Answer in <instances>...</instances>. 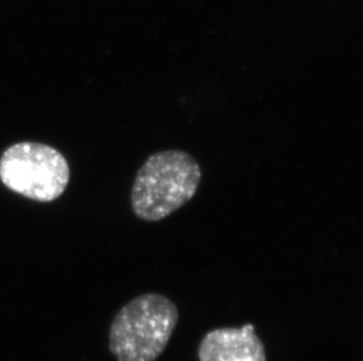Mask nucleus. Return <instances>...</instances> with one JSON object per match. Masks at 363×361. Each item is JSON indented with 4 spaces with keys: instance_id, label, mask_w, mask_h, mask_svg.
Segmentation results:
<instances>
[{
    "instance_id": "obj_4",
    "label": "nucleus",
    "mask_w": 363,
    "mask_h": 361,
    "mask_svg": "<svg viewBox=\"0 0 363 361\" xmlns=\"http://www.w3.org/2000/svg\"><path fill=\"white\" fill-rule=\"evenodd\" d=\"M199 361H267L266 348L254 325L209 331L198 350Z\"/></svg>"
},
{
    "instance_id": "obj_2",
    "label": "nucleus",
    "mask_w": 363,
    "mask_h": 361,
    "mask_svg": "<svg viewBox=\"0 0 363 361\" xmlns=\"http://www.w3.org/2000/svg\"><path fill=\"white\" fill-rule=\"evenodd\" d=\"M178 321V307L164 294L135 297L112 321L111 353L117 361H155L167 348Z\"/></svg>"
},
{
    "instance_id": "obj_1",
    "label": "nucleus",
    "mask_w": 363,
    "mask_h": 361,
    "mask_svg": "<svg viewBox=\"0 0 363 361\" xmlns=\"http://www.w3.org/2000/svg\"><path fill=\"white\" fill-rule=\"evenodd\" d=\"M201 168L184 150H162L145 161L134 178L130 205L145 222H159L189 203L201 183Z\"/></svg>"
},
{
    "instance_id": "obj_3",
    "label": "nucleus",
    "mask_w": 363,
    "mask_h": 361,
    "mask_svg": "<svg viewBox=\"0 0 363 361\" xmlns=\"http://www.w3.org/2000/svg\"><path fill=\"white\" fill-rule=\"evenodd\" d=\"M69 164L59 150L38 142H18L0 157V180L33 201L52 202L69 182Z\"/></svg>"
}]
</instances>
